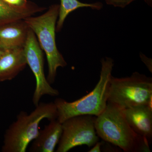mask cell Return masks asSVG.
I'll return each mask as SVG.
<instances>
[{"instance_id": "obj_16", "label": "cell", "mask_w": 152, "mask_h": 152, "mask_svg": "<svg viewBox=\"0 0 152 152\" xmlns=\"http://www.w3.org/2000/svg\"><path fill=\"white\" fill-rule=\"evenodd\" d=\"M141 59L143 62L145 63V65L146 66L147 68L148 69L151 73L152 72V59H151L149 58L148 57L144 55L141 54L140 55Z\"/></svg>"}, {"instance_id": "obj_1", "label": "cell", "mask_w": 152, "mask_h": 152, "mask_svg": "<svg viewBox=\"0 0 152 152\" xmlns=\"http://www.w3.org/2000/svg\"><path fill=\"white\" fill-rule=\"evenodd\" d=\"M95 129L104 141L118 147L125 152H150V145L136 134L128 124L121 108L108 103L103 112L96 117Z\"/></svg>"}, {"instance_id": "obj_18", "label": "cell", "mask_w": 152, "mask_h": 152, "mask_svg": "<svg viewBox=\"0 0 152 152\" xmlns=\"http://www.w3.org/2000/svg\"><path fill=\"white\" fill-rule=\"evenodd\" d=\"M3 51H4V50L1 48H0V56L1 55L2 53H3Z\"/></svg>"}, {"instance_id": "obj_11", "label": "cell", "mask_w": 152, "mask_h": 152, "mask_svg": "<svg viewBox=\"0 0 152 152\" xmlns=\"http://www.w3.org/2000/svg\"><path fill=\"white\" fill-rule=\"evenodd\" d=\"M49 124L43 129L40 130L39 134L33 142L29 151L53 152L58 144L62 134V124L57 119L50 121Z\"/></svg>"}, {"instance_id": "obj_19", "label": "cell", "mask_w": 152, "mask_h": 152, "mask_svg": "<svg viewBox=\"0 0 152 152\" xmlns=\"http://www.w3.org/2000/svg\"></svg>"}, {"instance_id": "obj_2", "label": "cell", "mask_w": 152, "mask_h": 152, "mask_svg": "<svg viewBox=\"0 0 152 152\" xmlns=\"http://www.w3.org/2000/svg\"><path fill=\"white\" fill-rule=\"evenodd\" d=\"M101 71L97 84L88 94L72 102L57 98L54 103L58 112L57 119L62 123L76 116L91 115L97 117L106 108L107 104L110 81L114 65V61L109 57L101 61Z\"/></svg>"}, {"instance_id": "obj_8", "label": "cell", "mask_w": 152, "mask_h": 152, "mask_svg": "<svg viewBox=\"0 0 152 152\" xmlns=\"http://www.w3.org/2000/svg\"><path fill=\"white\" fill-rule=\"evenodd\" d=\"M125 118L133 131L145 138L151 145L152 141V106L142 104L123 109Z\"/></svg>"}, {"instance_id": "obj_7", "label": "cell", "mask_w": 152, "mask_h": 152, "mask_svg": "<svg viewBox=\"0 0 152 152\" xmlns=\"http://www.w3.org/2000/svg\"><path fill=\"white\" fill-rule=\"evenodd\" d=\"M23 50L27 64L36 79V87L32 99L33 104L36 107L44 95L56 96H58L59 92L51 86L46 78L42 51L35 34L30 28Z\"/></svg>"}, {"instance_id": "obj_5", "label": "cell", "mask_w": 152, "mask_h": 152, "mask_svg": "<svg viewBox=\"0 0 152 152\" xmlns=\"http://www.w3.org/2000/svg\"><path fill=\"white\" fill-rule=\"evenodd\" d=\"M152 79L138 72L125 77L111 76L107 102L121 109L139 105L152 106Z\"/></svg>"}, {"instance_id": "obj_12", "label": "cell", "mask_w": 152, "mask_h": 152, "mask_svg": "<svg viewBox=\"0 0 152 152\" xmlns=\"http://www.w3.org/2000/svg\"><path fill=\"white\" fill-rule=\"evenodd\" d=\"M46 9L32 2L26 7H17L11 6L3 0H0V26L24 20Z\"/></svg>"}, {"instance_id": "obj_13", "label": "cell", "mask_w": 152, "mask_h": 152, "mask_svg": "<svg viewBox=\"0 0 152 152\" xmlns=\"http://www.w3.org/2000/svg\"><path fill=\"white\" fill-rule=\"evenodd\" d=\"M58 20L57 21L56 31L62 28L67 17L72 12L81 8L89 7L93 10H100L103 7L102 3L97 2L88 4L80 1L78 0H60Z\"/></svg>"}, {"instance_id": "obj_3", "label": "cell", "mask_w": 152, "mask_h": 152, "mask_svg": "<svg viewBox=\"0 0 152 152\" xmlns=\"http://www.w3.org/2000/svg\"><path fill=\"white\" fill-rule=\"evenodd\" d=\"M35 109L28 113L22 111L4 136L3 152H26L30 143L37 136L41 122L57 119L58 112L54 102H41Z\"/></svg>"}, {"instance_id": "obj_17", "label": "cell", "mask_w": 152, "mask_h": 152, "mask_svg": "<svg viewBox=\"0 0 152 152\" xmlns=\"http://www.w3.org/2000/svg\"><path fill=\"white\" fill-rule=\"evenodd\" d=\"M102 142H98L96 143L93 146L91 149L88 151L89 152H100L101 151V148H102Z\"/></svg>"}, {"instance_id": "obj_14", "label": "cell", "mask_w": 152, "mask_h": 152, "mask_svg": "<svg viewBox=\"0 0 152 152\" xmlns=\"http://www.w3.org/2000/svg\"><path fill=\"white\" fill-rule=\"evenodd\" d=\"M135 0H104L106 4L116 7L124 8ZM148 4L151 3V0H145Z\"/></svg>"}, {"instance_id": "obj_15", "label": "cell", "mask_w": 152, "mask_h": 152, "mask_svg": "<svg viewBox=\"0 0 152 152\" xmlns=\"http://www.w3.org/2000/svg\"><path fill=\"white\" fill-rule=\"evenodd\" d=\"M11 6L17 7H25L29 5L31 2L27 0H3Z\"/></svg>"}, {"instance_id": "obj_10", "label": "cell", "mask_w": 152, "mask_h": 152, "mask_svg": "<svg viewBox=\"0 0 152 152\" xmlns=\"http://www.w3.org/2000/svg\"><path fill=\"white\" fill-rule=\"evenodd\" d=\"M30 28L23 20L0 26V48H23Z\"/></svg>"}, {"instance_id": "obj_4", "label": "cell", "mask_w": 152, "mask_h": 152, "mask_svg": "<svg viewBox=\"0 0 152 152\" xmlns=\"http://www.w3.org/2000/svg\"><path fill=\"white\" fill-rule=\"evenodd\" d=\"M59 10V5L55 4L43 15L28 17L23 20L38 38L40 46L45 53L48 68L47 79L50 84L55 81L58 68L67 66L56 44V25Z\"/></svg>"}, {"instance_id": "obj_9", "label": "cell", "mask_w": 152, "mask_h": 152, "mask_svg": "<svg viewBox=\"0 0 152 152\" xmlns=\"http://www.w3.org/2000/svg\"><path fill=\"white\" fill-rule=\"evenodd\" d=\"M27 64L23 48L4 50L0 56V82L15 78Z\"/></svg>"}, {"instance_id": "obj_6", "label": "cell", "mask_w": 152, "mask_h": 152, "mask_svg": "<svg viewBox=\"0 0 152 152\" xmlns=\"http://www.w3.org/2000/svg\"><path fill=\"white\" fill-rule=\"evenodd\" d=\"M96 118L95 116L81 115L63 122L62 134L56 151L67 152L83 145L93 147L99 141L95 129Z\"/></svg>"}]
</instances>
